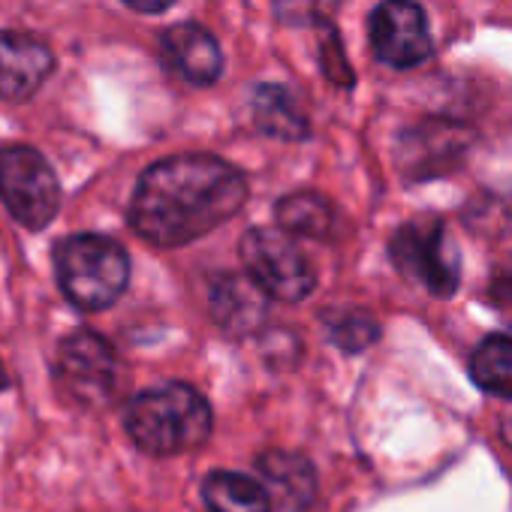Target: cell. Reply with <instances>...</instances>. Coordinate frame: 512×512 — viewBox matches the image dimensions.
Listing matches in <instances>:
<instances>
[{
	"mask_svg": "<svg viewBox=\"0 0 512 512\" xmlns=\"http://www.w3.org/2000/svg\"><path fill=\"white\" fill-rule=\"evenodd\" d=\"M4 386H7V374H4V368H0V392H4Z\"/></svg>",
	"mask_w": 512,
	"mask_h": 512,
	"instance_id": "cell-24",
	"label": "cell"
},
{
	"mask_svg": "<svg viewBox=\"0 0 512 512\" xmlns=\"http://www.w3.org/2000/svg\"><path fill=\"white\" fill-rule=\"evenodd\" d=\"M470 377L488 395L512 398V341L503 335L485 338L470 359Z\"/></svg>",
	"mask_w": 512,
	"mask_h": 512,
	"instance_id": "cell-16",
	"label": "cell"
},
{
	"mask_svg": "<svg viewBox=\"0 0 512 512\" xmlns=\"http://www.w3.org/2000/svg\"><path fill=\"white\" fill-rule=\"evenodd\" d=\"M124 428L148 455H178L196 449L211 434L208 401L184 383L139 392L124 410Z\"/></svg>",
	"mask_w": 512,
	"mask_h": 512,
	"instance_id": "cell-2",
	"label": "cell"
},
{
	"mask_svg": "<svg viewBox=\"0 0 512 512\" xmlns=\"http://www.w3.org/2000/svg\"><path fill=\"white\" fill-rule=\"evenodd\" d=\"M392 263L404 278L419 284L437 299H449L461 281L458 247L452 244L446 226L434 217H419L404 223L389 241Z\"/></svg>",
	"mask_w": 512,
	"mask_h": 512,
	"instance_id": "cell-4",
	"label": "cell"
},
{
	"mask_svg": "<svg viewBox=\"0 0 512 512\" xmlns=\"http://www.w3.org/2000/svg\"><path fill=\"white\" fill-rule=\"evenodd\" d=\"M55 70L52 49L28 34L7 31L0 34V97L28 100Z\"/></svg>",
	"mask_w": 512,
	"mask_h": 512,
	"instance_id": "cell-10",
	"label": "cell"
},
{
	"mask_svg": "<svg viewBox=\"0 0 512 512\" xmlns=\"http://www.w3.org/2000/svg\"><path fill=\"white\" fill-rule=\"evenodd\" d=\"M329 4L332 0H275V13L287 25H308L317 22Z\"/></svg>",
	"mask_w": 512,
	"mask_h": 512,
	"instance_id": "cell-20",
	"label": "cell"
},
{
	"mask_svg": "<svg viewBox=\"0 0 512 512\" xmlns=\"http://www.w3.org/2000/svg\"><path fill=\"white\" fill-rule=\"evenodd\" d=\"M163 55L172 70L190 85H211L223 73V55L217 40L193 22H181L163 31Z\"/></svg>",
	"mask_w": 512,
	"mask_h": 512,
	"instance_id": "cell-12",
	"label": "cell"
},
{
	"mask_svg": "<svg viewBox=\"0 0 512 512\" xmlns=\"http://www.w3.org/2000/svg\"><path fill=\"white\" fill-rule=\"evenodd\" d=\"M253 121L266 136L275 139H305L308 136V118L284 85H260L253 94Z\"/></svg>",
	"mask_w": 512,
	"mask_h": 512,
	"instance_id": "cell-14",
	"label": "cell"
},
{
	"mask_svg": "<svg viewBox=\"0 0 512 512\" xmlns=\"http://www.w3.org/2000/svg\"><path fill=\"white\" fill-rule=\"evenodd\" d=\"M241 263L247 278L266 296L281 302H302L317 287V272L302 247L278 229H250L241 238Z\"/></svg>",
	"mask_w": 512,
	"mask_h": 512,
	"instance_id": "cell-5",
	"label": "cell"
},
{
	"mask_svg": "<svg viewBox=\"0 0 512 512\" xmlns=\"http://www.w3.org/2000/svg\"><path fill=\"white\" fill-rule=\"evenodd\" d=\"M58 284L70 305L103 311L121 299L130 281L127 250L109 235H70L55 247Z\"/></svg>",
	"mask_w": 512,
	"mask_h": 512,
	"instance_id": "cell-3",
	"label": "cell"
},
{
	"mask_svg": "<svg viewBox=\"0 0 512 512\" xmlns=\"http://www.w3.org/2000/svg\"><path fill=\"white\" fill-rule=\"evenodd\" d=\"M124 4L139 10V13H163L175 4V0H124Z\"/></svg>",
	"mask_w": 512,
	"mask_h": 512,
	"instance_id": "cell-21",
	"label": "cell"
},
{
	"mask_svg": "<svg viewBox=\"0 0 512 512\" xmlns=\"http://www.w3.org/2000/svg\"><path fill=\"white\" fill-rule=\"evenodd\" d=\"M323 34H326V40H323V70H326V76L332 82H338V85H350L353 82V73L347 67V58H344V49L338 43L335 28L323 22Z\"/></svg>",
	"mask_w": 512,
	"mask_h": 512,
	"instance_id": "cell-19",
	"label": "cell"
},
{
	"mask_svg": "<svg viewBox=\"0 0 512 512\" xmlns=\"http://www.w3.org/2000/svg\"><path fill=\"white\" fill-rule=\"evenodd\" d=\"M0 199L28 229H43L58 214L61 184L37 148H0Z\"/></svg>",
	"mask_w": 512,
	"mask_h": 512,
	"instance_id": "cell-6",
	"label": "cell"
},
{
	"mask_svg": "<svg viewBox=\"0 0 512 512\" xmlns=\"http://www.w3.org/2000/svg\"><path fill=\"white\" fill-rule=\"evenodd\" d=\"M247 202L244 175L211 154H178L148 166L130 199V226L151 244H190Z\"/></svg>",
	"mask_w": 512,
	"mask_h": 512,
	"instance_id": "cell-1",
	"label": "cell"
},
{
	"mask_svg": "<svg viewBox=\"0 0 512 512\" xmlns=\"http://www.w3.org/2000/svg\"><path fill=\"white\" fill-rule=\"evenodd\" d=\"M55 374L67 395L82 407H106L121 386L115 347L91 329H79L61 341Z\"/></svg>",
	"mask_w": 512,
	"mask_h": 512,
	"instance_id": "cell-7",
	"label": "cell"
},
{
	"mask_svg": "<svg viewBox=\"0 0 512 512\" xmlns=\"http://www.w3.org/2000/svg\"><path fill=\"white\" fill-rule=\"evenodd\" d=\"M467 145H470L467 130H461L455 124H443V121H428V124H419L416 130L404 133L398 163L410 178L443 175L464 157Z\"/></svg>",
	"mask_w": 512,
	"mask_h": 512,
	"instance_id": "cell-9",
	"label": "cell"
},
{
	"mask_svg": "<svg viewBox=\"0 0 512 512\" xmlns=\"http://www.w3.org/2000/svg\"><path fill=\"white\" fill-rule=\"evenodd\" d=\"M368 31L374 55L395 70H410L431 58L428 19L413 0H383L371 13Z\"/></svg>",
	"mask_w": 512,
	"mask_h": 512,
	"instance_id": "cell-8",
	"label": "cell"
},
{
	"mask_svg": "<svg viewBox=\"0 0 512 512\" xmlns=\"http://www.w3.org/2000/svg\"><path fill=\"white\" fill-rule=\"evenodd\" d=\"M256 470H260L263 482L269 485L266 494H272L281 509L287 512H302L314 503L317 497V473L311 467V461L305 455L296 452H263L260 461H256Z\"/></svg>",
	"mask_w": 512,
	"mask_h": 512,
	"instance_id": "cell-13",
	"label": "cell"
},
{
	"mask_svg": "<svg viewBox=\"0 0 512 512\" xmlns=\"http://www.w3.org/2000/svg\"><path fill=\"white\" fill-rule=\"evenodd\" d=\"M211 317L232 338H250L266 326L269 296L247 275H220L211 284Z\"/></svg>",
	"mask_w": 512,
	"mask_h": 512,
	"instance_id": "cell-11",
	"label": "cell"
},
{
	"mask_svg": "<svg viewBox=\"0 0 512 512\" xmlns=\"http://www.w3.org/2000/svg\"><path fill=\"white\" fill-rule=\"evenodd\" d=\"M323 323L329 329V338L347 353L365 350L380 338L377 320L368 311H359V308H332V311L323 314Z\"/></svg>",
	"mask_w": 512,
	"mask_h": 512,
	"instance_id": "cell-18",
	"label": "cell"
},
{
	"mask_svg": "<svg viewBox=\"0 0 512 512\" xmlns=\"http://www.w3.org/2000/svg\"><path fill=\"white\" fill-rule=\"evenodd\" d=\"M278 220L284 232L326 238L335 226V211L320 193H290L278 202Z\"/></svg>",
	"mask_w": 512,
	"mask_h": 512,
	"instance_id": "cell-17",
	"label": "cell"
},
{
	"mask_svg": "<svg viewBox=\"0 0 512 512\" xmlns=\"http://www.w3.org/2000/svg\"><path fill=\"white\" fill-rule=\"evenodd\" d=\"M500 287L512 293V269H506V275H503V281H500Z\"/></svg>",
	"mask_w": 512,
	"mask_h": 512,
	"instance_id": "cell-23",
	"label": "cell"
},
{
	"mask_svg": "<svg viewBox=\"0 0 512 512\" xmlns=\"http://www.w3.org/2000/svg\"><path fill=\"white\" fill-rule=\"evenodd\" d=\"M202 500L208 512H272V500L260 482L229 470H217L205 476Z\"/></svg>",
	"mask_w": 512,
	"mask_h": 512,
	"instance_id": "cell-15",
	"label": "cell"
},
{
	"mask_svg": "<svg viewBox=\"0 0 512 512\" xmlns=\"http://www.w3.org/2000/svg\"><path fill=\"white\" fill-rule=\"evenodd\" d=\"M500 437H503L506 446H512V413L503 416V422H500Z\"/></svg>",
	"mask_w": 512,
	"mask_h": 512,
	"instance_id": "cell-22",
	"label": "cell"
}]
</instances>
